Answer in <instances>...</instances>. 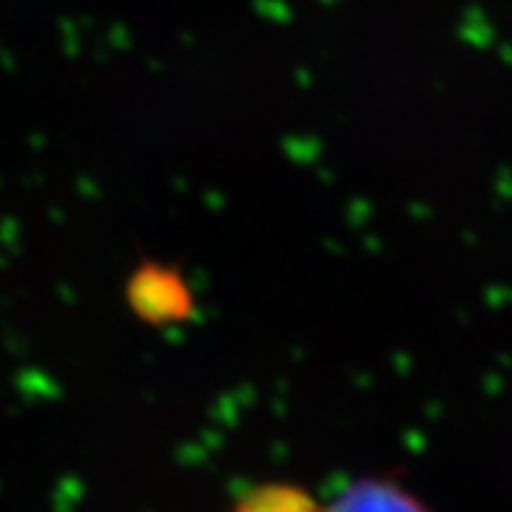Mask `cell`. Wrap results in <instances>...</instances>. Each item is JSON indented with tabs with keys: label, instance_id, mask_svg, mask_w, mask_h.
<instances>
[{
	"label": "cell",
	"instance_id": "cell-1",
	"mask_svg": "<svg viewBox=\"0 0 512 512\" xmlns=\"http://www.w3.org/2000/svg\"><path fill=\"white\" fill-rule=\"evenodd\" d=\"M123 302L138 323L154 331L180 328L198 315V297L185 271L156 258H141L125 276Z\"/></svg>",
	"mask_w": 512,
	"mask_h": 512
},
{
	"label": "cell",
	"instance_id": "cell-2",
	"mask_svg": "<svg viewBox=\"0 0 512 512\" xmlns=\"http://www.w3.org/2000/svg\"><path fill=\"white\" fill-rule=\"evenodd\" d=\"M320 512H432L398 476L370 474L349 481Z\"/></svg>",
	"mask_w": 512,
	"mask_h": 512
},
{
	"label": "cell",
	"instance_id": "cell-3",
	"mask_svg": "<svg viewBox=\"0 0 512 512\" xmlns=\"http://www.w3.org/2000/svg\"><path fill=\"white\" fill-rule=\"evenodd\" d=\"M315 494L292 481H263L237 497L232 512H320Z\"/></svg>",
	"mask_w": 512,
	"mask_h": 512
}]
</instances>
